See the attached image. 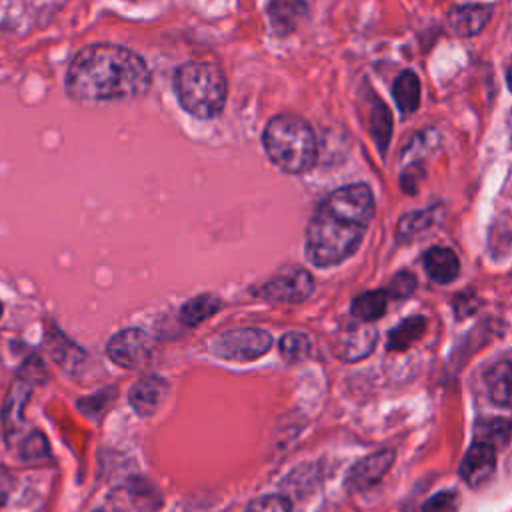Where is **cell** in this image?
<instances>
[{"label":"cell","mask_w":512,"mask_h":512,"mask_svg":"<svg viewBox=\"0 0 512 512\" xmlns=\"http://www.w3.org/2000/svg\"><path fill=\"white\" fill-rule=\"evenodd\" d=\"M108 358L122 368H138L142 366L152 354V340L140 328H126L116 332L106 346Z\"/></svg>","instance_id":"8992f818"},{"label":"cell","mask_w":512,"mask_h":512,"mask_svg":"<svg viewBox=\"0 0 512 512\" xmlns=\"http://www.w3.org/2000/svg\"><path fill=\"white\" fill-rule=\"evenodd\" d=\"M374 216V196L366 184L334 190L312 214L306 228V258L328 268L352 256Z\"/></svg>","instance_id":"7a4b0ae2"},{"label":"cell","mask_w":512,"mask_h":512,"mask_svg":"<svg viewBox=\"0 0 512 512\" xmlns=\"http://www.w3.org/2000/svg\"><path fill=\"white\" fill-rule=\"evenodd\" d=\"M460 498L456 492H438L426 500L422 512H458Z\"/></svg>","instance_id":"d4e9b609"},{"label":"cell","mask_w":512,"mask_h":512,"mask_svg":"<svg viewBox=\"0 0 512 512\" xmlns=\"http://www.w3.org/2000/svg\"><path fill=\"white\" fill-rule=\"evenodd\" d=\"M392 96L402 114H412L420 104V80L414 72L404 70L392 84Z\"/></svg>","instance_id":"9a60e30c"},{"label":"cell","mask_w":512,"mask_h":512,"mask_svg":"<svg viewBox=\"0 0 512 512\" xmlns=\"http://www.w3.org/2000/svg\"><path fill=\"white\" fill-rule=\"evenodd\" d=\"M434 220H436V210H434V208L406 214V216L398 222V238L410 240L414 234H420L422 230L430 228V226L434 224Z\"/></svg>","instance_id":"cb8c5ba5"},{"label":"cell","mask_w":512,"mask_h":512,"mask_svg":"<svg viewBox=\"0 0 512 512\" xmlns=\"http://www.w3.org/2000/svg\"><path fill=\"white\" fill-rule=\"evenodd\" d=\"M0 316H2V304H0Z\"/></svg>","instance_id":"f546056e"},{"label":"cell","mask_w":512,"mask_h":512,"mask_svg":"<svg viewBox=\"0 0 512 512\" xmlns=\"http://www.w3.org/2000/svg\"><path fill=\"white\" fill-rule=\"evenodd\" d=\"M386 302H388V294L384 290L364 292L352 300L350 312H352L354 320L370 324L372 320L380 318L386 312Z\"/></svg>","instance_id":"e0dca14e"},{"label":"cell","mask_w":512,"mask_h":512,"mask_svg":"<svg viewBox=\"0 0 512 512\" xmlns=\"http://www.w3.org/2000/svg\"><path fill=\"white\" fill-rule=\"evenodd\" d=\"M512 424L504 418H488L476 424V442H484L492 448L504 446L510 438Z\"/></svg>","instance_id":"7402d4cb"},{"label":"cell","mask_w":512,"mask_h":512,"mask_svg":"<svg viewBox=\"0 0 512 512\" xmlns=\"http://www.w3.org/2000/svg\"><path fill=\"white\" fill-rule=\"evenodd\" d=\"M268 160L288 174H302L316 162L318 144L306 120L296 114H278L262 132Z\"/></svg>","instance_id":"3957f363"},{"label":"cell","mask_w":512,"mask_h":512,"mask_svg":"<svg viewBox=\"0 0 512 512\" xmlns=\"http://www.w3.org/2000/svg\"><path fill=\"white\" fill-rule=\"evenodd\" d=\"M30 382L26 378H18L14 380L8 396H6V404H4V426L6 432H14V428L20 426L22 422V408L30 396Z\"/></svg>","instance_id":"2e32d148"},{"label":"cell","mask_w":512,"mask_h":512,"mask_svg":"<svg viewBox=\"0 0 512 512\" xmlns=\"http://www.w3.org/2000/svg\"><path fill=\"white\" fill-rule=\"evenodd\" d=\"M494 470H496V448L484 442H474L460 464V476L472 488H480L482 484H486L492 478Z\"/></svg>","instance_id":"30bf717a"},{"label":"cell","mask_w":512,"mask_h":512,"mask_svg":"<svg viewBox=\"0 0 512 512\" xmlns=\"http://www.w3.org/2000/svg\"><path fill=\"white\" fill-rule=\"evenodd\" d=\"M280 354L286 362H302L310 356L312 352V342L306 334L302 332H286L282 338H280Z\"/></svg>","instance_id":"603a6c76"},{"label":"cell","mask_w":512,"mask_h":512,"mask_svg":"<svg viewBox=\"0 0 512 512\" xmlns=\"http://www.w3.org/2000/svg\"><path fill=\"white\" fill-rule=\"evenodd\" d=\"M510 122H512V116H510Z\"/></svg>","instance_id":"4dcf8cb0"},{"label":"cell","mask_w":512,"mask_h":512,"mask_svg":"<svg viewBox=\"0 0 512 512\" xmlns=\"http://www.w3.org/2000/svg\"><path fill=\"white\" fill-rule=\"evenodd\" d=\"M506 82H508V88L512 90V64H510L508 70H506Z\"/></svg>","instance_id":"f1b7e54d"},{"label":"cell","mask_w":512,"mask_h":512,"mask_svg":"<svg viewBox=\"0 0 512 512\" xmlns=\"http://www.w3.org/2000/svg\"><path fill=\"white\" fill-rule=\"evenodd\" d=\"M272 346V336L254 326H240L224 330L210 340V350L222 360L252 362L264 356Z\"/></svg>","instance_id":"5b68a950"},{"label":"cell","mask_w":512,"mask_h":512,"mask_svg":"<svg viewBox=\"0 0 512 512\" xmlns=\"http://www.w3.org/2000/svg\"><path fill=\"white\" fill-rule=\"evenodd\" d=\"M414 288H416V278L410 272H400L388 284L386 294L392 298H406L414 292Z\"/></svg>","instance_id":"83f0119b"},{"label":"cell","mask_w":512,"mask_h":512,"mask_svg":"<svg viewBox=\"0 0 512 512\" xmlns=\"http://www.w3.org/2000/svg\"><path fill=\"white\" fill-rule=\"evenodd\" d=\"M306 4L300 2H274L268 6L270 22L276 34H290L298 20L304 16Z\"/></svg>","instance_id":"ac0fdd59"},{"label":"cell","mask_w":512,"mask_h":512,"mask_svg":"<svg viewBox=\"0 0 512 512\" xmlns=\"http://www.w3.org/2000/svg\"><path fill=\"white\" fill-rule=\"evenodd\" d=\"M220 310V300L214 298L212 294H200L190 298L182 308H180V320L188 326H196L198 322L210 318Z\"/></svg>","instance_id":"ffe728a7"},{"label":"cell","mask_w":512,"mask_h":512,"mask_svg":"<svg viewBox=\"0 0 512 512\" xmlns=\"http://www.w3.org/2000/svg\"><path fill=\"white\" fill-rule=\"evenodd\" d=\"M172 88L178 104L200 120L218 116L226 104V76L222 68L212 62H188L178 66Z\"/></svg>","instance_id":"277c9868"},{"label":"cell","mask_w":512,"mask_h":512,"mask_svg":"<svg viewBox=\"0 0 512 512\" xmlns=\"http://www.w3.org/2000/svg\"><path fill=\"white\" fill-rule=\"evenodd\" d=\"M246 512H290V502L280 494H268L256 498Z\"/></svg>","instance_id":"484cf974"},{"label":"cell","mask_w":512,"mask_h":512,"mask_svg":"<svg viewBox=\"0 0 512 512\" xmlns=\"http://www.w3.org/2000/svg\"><path fill=\"white\" fill-rule=\"evenodd\" d=\"M314 290V278L304 268H290L274 278H270L256 294L268 302H302Z\"/></svg>","instance_id":"52a82bcc"},{"label":"cell","mask_w":512,"mask_h":512,"mask_svg":"<svg viewBox=\"0 0 512 512\" xmlns=\"http://www.w3.org/2000/svg\"><path fill=\"white\" fill-rule=\"evenodd\" d=\"M374 344H376L374 326L354 320L348 326H344L340 330V334L336 336V354L342 360L354 362V360L368 356L372 352Z\"/></svg>","instance_id":"ba28073f"},{"label":"cell","mask_w":512,"mask_h":512,"mask_svg":"<svg viewBox=\"0 0 512 512\" xmlns=\"http://www.w3.org/2000/svg\"><path fill=\"white\" fill-rule=\"evenodd\" d=\"M490 12V4H454L448 10V24L458 36H474L488 24Z\"/></svg>","instance_id":"7c38bea8"},{"label":"cell","mask_w":512,"mask_h":512,"mask_svg":"<svg viewBox=\"0 0 512 512\" xmlns=\"http://www.w3.org/2000/svg\"><path fill=\"white\" fill-rule=\"evenodd\" d=\"M426 330V320L422 316H414L398 324L388 334V348L390 350H406L410 344H414Z\"/></svg>","instance_id":"44dd1931"},{"label":"cell","mask_w":512,"mask_h":512,"mask_svg":"<svg viewBox=\"0 0 512 512\" xmlns=\"http://www.w3.org/2000/svg\"><path fill=\"white\" fill-rule=\"evenodd\" d=\"M422 262L428 276L438 284L452 282L460 272V262L450 248H442V246L430 248L424 252Z\"/></svg>","instance_id":"4fadbf2b"},{"label":"cell","mask_w":512,"mask_h":512,"mask_svg":"<svg viewBox=\"0 0 512 512\" xmlns=\"http://www.w3.org/2000/svg\"><path fill=\"white\" fill-rule=\"evenodd\" d=\"M484 380L492 402L500 406H512V360L492 364L486 370Z\"/></svg>","instance_id":"5bb4252c"},{"label":"cell","mask_w":512,"mask_h":512,"mask_svg":"<svg viewBox=\"0 0 512 512\" xmlns=\"http://www.w3.org/2000/svg\"><path fill=\"white\" fill-rule=\"evenodd\" d=\"M394 452L392 450H380L376 454H370L362 458L358 464H354L346 476V486L350 490H366L374 486L392 466Z\"/></svg>","instance_id":"8fae6325"},{"label":"cell","mask_w":512,"mask_h":512,"mask_svg":"<svg viewBox=\"0 0 512 512\" xmlns=\"http://www.w3.org/2000/svg\"><path fill=\"white\" fill-rule=\"evenodd\" d=\"M66 92L80 102L130 100L152 84L140 54L118 44H90L74 54L66 70Z\"/></svg>","instance_id":"6da1fadb"},{"label":"cell","mask_w":512,"mask_h":512,"mask_svg":"<svg viewBox=\"0 0 512 512\" xmlns=\"http://www.w3.org/2000/svg\"><path fill=\"white\" fill-rule=\"evenodd\" d=\"M368 122H370V134H372L380 154H386L390 134H392V116H390L386 104H382L380 100H374L372 108H370Z\"/></svg>","instance_id":"d6986e66"},{"label":"cell","mask_w":512,"mask_h":512,"mask_svg":"<svg viewBox=\"0 0 512 512\" xmlns=\"http://www.w3.org/2000/svg\"><path fill=\"white\" fill-rule=\"evenodd\" d=\"M22 458L26 460H38L48 456V444L46 438L40 432H32L24 442H22V450H20Z\"/></svg>","instance_id":"4316f807"},{"label":"cell","mask_w":512,"mask_h":512,"mask_svg":"<svg viewBox=\"0 0 512 512\" xmlns=\"http://www.w3.org/2000/svg\"><path fill=\"white\" fill-rule=\"evenodd\" d=\"M166 396H168L166 380L156 374H146L132 384L128 392V402L136 414L152 416L164 404Z\"/></svg>","instance_id":"9c48e42d"}]
</instances>
